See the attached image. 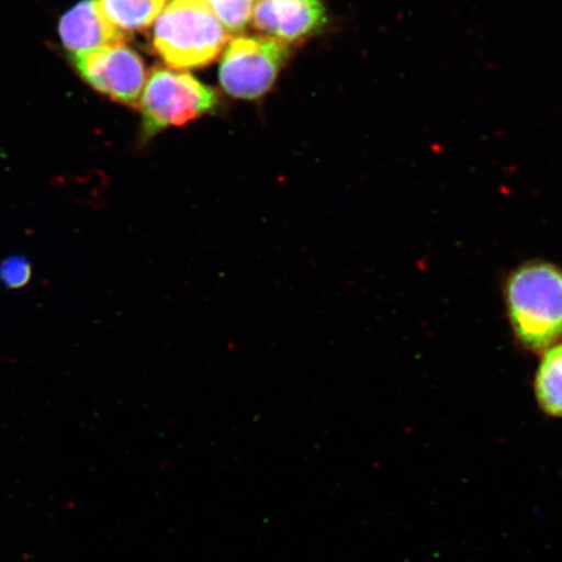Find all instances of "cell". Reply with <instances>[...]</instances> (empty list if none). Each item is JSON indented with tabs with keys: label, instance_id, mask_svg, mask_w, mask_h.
<instances>
[{
	"label": "cell",
	"instance_id": "obj_1",
	"mask_svg": "<svg viewBox=\"0 0 562 562\" xmlns=\"http://www.w3.org/2000/svg\"><path fill=\"white\" fill-rule=\"evenodd\" d=\"M505 302L513 334L527 350L543 353L562 342V269L527 262L510 273Z\"/></svg>",
	"mask_w": 562,
	"mask_h": 562
},
{
	"label": "cell",
	"instance_id": "obj_2",
	"mask_svg": "<svg viewBox=\"0 0 562 562\" xmlns=\"http://www.w3.org/2000/svg\"><path fill=\"white\" fill-rule=\"evenodd\" d=\"M228 32L205 0H171L154 27V46L178 69L210 65L223 52Z\"/></svg>",
	"mask_w": 562,
	"mask_h": 562
},
{
	"label": "cell",
	"instance_id": "obj_3",
	"mask_svg": "<svg viewBox=\"0 0 562 562\" xmlns=\"http://www.w3.org/2000/svg\"><path fill=\"white\" fill-rule=\"evenodd\" d=\"M216 103L215 91L192 75L166 68L154 69L139 102L143 111L140 138L147 143L170 126L196 121L213 110Z\"/></svg>",
	"mask_w": 562,
	"mask_h": 562
},
{
	"label": "cell",
	"instance_id": "obj_4",
	"mask_svg": "<svg viewBox=\"0 0 562 562\" xmlns=\"http://www.w3.org/2000/svg\"><path fill=\"white\" fill-rule=\"evenodd\" d=\"M290 55L276 38L238 37L231 42L221 61V83L240 100H257L269 91Z\"/></svg>",
	"mask_w": 562,
	"mask_h": 562
},
{
	"label": "cell",
	"instance_id": "obj_5",
	"mask_svg": "<svg viewBox=\"0 0 562 562\" xmlns=\"http://www.w3.org/2000/svg\"><path fill=\"white\" fill-rule=\"evenodd\" d=\"M82 79L116 102L139 104L146 82L143 58L123 44L72 56Z\"/></svg>",
	"mask_w": 562,
	"mask_h": 562
},
{
	"label": "cell",
	"instance_id": "obj_6",
	"mask_svg": "<svg viewBox=\"0 0 562 562\" xmlns=\"http://www.w3.org/2000/svg\"><path fill=\"white\" fill-rule=\"evenodd\" d=\"M252 23L272 38L296 42L322 30L326 11L319 0H259Z\"/></svg>",
	"mask_w": 562,
	"mask_h": 562
},
{
	"label": "cell",
	"instance_id": "obj_7",
	"mask_svg": "<svg viewBox=\"0 0 562 562\" xmlns=\"http://www.w3.org/2000/svg\"><path fill=\"white\" fill-rule=\"evenodd\" d=\"M59 34L70 55L123 44L125 34L105 19L100 0H82L61 18Z\"/></svg>",
	"mask_w": 562,
	"mask_h": 562
},
{
	"label": "cell",
	"instance_id": "obj_8",
	"mask_svg": "<svg viewBox=\"0 0 562 562\" xmlns=\"http://www.w3.org/2000/svg\"><path fill=\"white\" fill-rule=\"evenodd\" d=\"M533 392L540 409L547 416L562 418V342L543 351Z\"/></svg>",
	"mask_w": 562,
	"mask_h": 562
},
{
	"label": "cell",
	"instance_id": "obj_9",
	"mask_svg": "<svg viewBox=\"0 0 562 562\" xmlns=\"http://www.w3.org/2000/svg\"><path fill=\"white\" fill-rule=\"evenodd\" d=\"M167 0H100L102 12L117 31H143L157 20Z\"/></svg>",
	"mask_w": 562,
	"mask_h": 562
},
{
	"label": "cell",
	"instance_id": "obj_10",
	"mask_svg": "<svg viewBox=\"0 0 562 562\" xmlns=\"http://www.w3.org/2000/svg\"><path fill=\"white\" fill-rule=\"evenodd\" d=\"M227 32L241 33L255 12L252 0H205Z\"/></svg>",
	"mask_w": 562,
	"mask_h": 562
},
{
	"label": "cell",
	"instance_id": "obj_11",
	"mask_svg": "<svg viewBox=\"0 0 562 562\" xmlns=\"http://www.w3.org/2000/svg\"><path fill=\"white\" fill-rule=\"evenodd\" d=\"M33 278V265L30 258L23 255H12L0 261V284L5 290H23Z\"/></svg>",
	"mask_w": 562,
	"mask_h": 562
}]
</instances>
